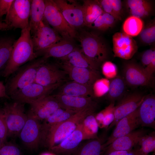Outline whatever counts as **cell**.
I'll return each instance as SVG.
<instances>
[{"label": "cell", "instance_id": "13", "mask_svg": "<svg viewBox=\"0 0 155 155\" xmlns=\"http://www.w3.org/2000/svg\"><path fill=\"white\" fill-rule=\"evenodd\" d=\"M113 43L114 56L126 60L131 58L138 49L135 41L124 32L115 33L113 36Z\"/></svg>", "mask_w": 155, "mask_h": 155}, {"label": "cell", "instance_id": "51", "mask_svg": "<svg viewBox=\"0 0 155 155\" xmlns=\"http://www.w3.org/2000/svg\"><path fill=\"white\" fill-rule=\"evenodd\" d=\"M130 151H114L107 154H104V155H130Z\"/></svg>", "mask_w": 155, "mask_h": 155}, {"label": "cell", "instance_id": "19", "mask_svg": "<svg viewBox=\"0 0 155 155\" xmlns=\"http://www.w3.org/2000/svg\"><path fill=\"white\" fill-rule=\"evenodd\" d=\"M123 73L126 84L131 86L147 85L152 80L144 67L133 62L126 63L125 64Z\"/></svg>", "mask_w": 155, "mask_h": 155}, {"label": "cell", "instance_id": "43", "mask_svg": "<svg viewBox=\"0 0 155 155\" xmlns=\"http://www.w3.org/2000/svg\"><path fill=\"white\" fill-rule=\"evenodd\" d=\"M98 1L104 12L112 15L116 20H120L114 12L110 0H100Z\"/></svg>", "mask_w": 155, "mask_h": 155}, {"label": "cell", "instance_id": "7", "mask_svg": "<svg viewBox=\"0 0 155 155\" xmlns=\"http://www.w3.org/2000/svg\"><path fill=\"white\" fill-rule=\"evenodd\" d=\"M64 82L48 86L34 82L17 91L10 98L14 101L30 104L50 95L54 90L61 86Z\"/></svg>", "mask_w": 155, "mask_h": 155}, {"label": "cell", "instance_id": "2", "mask_svg": "<svg viewBox=\"0 0 155 155\" xmlns=\"http://www.w3.org/2000/svg\"><path fill=\"white\" fill-rule=\"evenodd\" d=\"M96 108L80 111L67 120L54 125L49 130L42 140L49 149L57 145L71 134L87 115L94 113Z\"/></svg>", "mask_w": 155, "mask_h": 155}, {"label": "cell", "instance_id": "1", "mask_svg": "<svg viewBox=\"0 0 155 155\" xmlns=\"http://www.w3.org/2000/svg\"><path fill=\"white\" fill-rule=\"evenodd\" d=\"M37 55L34 50L29 26L21 30L20 36L15 41L2 76L5 77L10 76L25 63L35 59Z\"/></svg>", "mask_w": 155, "mask_h": 155}, {"label": "cell", "instance_id": "34", "mask_svg": "<svg viewBox=\"0 0 155 155\" xmlns=\"http://www.w3.org/2000/svg\"><path fill=\"white\" fill-rule=\"evenodd\" d=\"M138 143L141 146L139 151L144 155H148L155 150V133L153 131L146 134L140 139Z\"/></svg>", "mask_w": 155, "mask_h": 155}, {"label": "cell", "instance_id": "16", "mask_svg": "<svg viewBox=\"0 0 155 155\" xmlns=\"http://www.w3.org/2000/svg\"><path fill=\"white\" fill-rule=\"evenodd\" d=\"M81 122L71 134L50 150L59 155H73L82 141L85 140Z\"/></svg>", "mask_w": 155, "mask_h": 155}, {"label": "cell", "instance_id": "29", "mask_svg": "<svg viewBox=\"0 0 155 155\" xmlns=\"http://www.w3.org/2000/svg\"><path fill=\"white\" fill-rule=\"evenodd\" d=\"M105 137L89 140L80 145L73 155H101L104 151Z\"/></svg>", "mask_w": 155, "mask_h": 155}, {"label": "cell", "instance_id": "30", "mask_svg": "<svg viewBox=\"0 0 155 155\" xmlns=\"http://www.w3.org/2000/svg\"><path fill=\"white\" fill-rule=\"evenodd\" d=\"M110 81L107 92L108 99L112 102L120 99L125 91L126 83L122 77L117 76Z\"/></svg>", "mask_w": 155, "mask_h": 155}, {"label": "cell", "instance_id": "5", "mask_svg": "<svg viewBox=\"0 0 155 155\" xmlns=\"http://www.w3.org/2000/svg\"><path fill=\"white\" fill-rule=\"evenodd\" d=\"M44 20L63 39L70 41L77 38L75 29L65 20L53 0H44Z\"/></svg>", "mask_w": 155, "mask_h": 155}, {"label": "cell", "instance_id": "8", "mask_svg": "<svg viewBox=\"0 0 155 155\" xmlns=\"http://www.w3.org/2000/svg\"><path fill=\"white\" fill-rule=\"evenodd\" d=\"M31 2L30 0H13L5 20V22L11 29L22 30L29 26Z\"/></svg>", "mask_w": 155, "mask_h": 155}, {"label": "cell", "instance_id": "17", "mask_svg": "<svg viewBox=\"0 0 155 155\" xmlns=\"http://www.w3.org/2000/svg\"><path fill=\"white\" fill-rule=\"evenodd\" d=\"M60 65L73 81L79 83L93 86L94 82L100 78L98 70L74 67L64 62H62Z\"/></svg>", "mask_w": 155, "mask_h": 155}, {"label": "cell", "instance_id": "25", "mask_svg": "<svg viewBox=\"0 0 155 155\" xmlns=\"http://www.w3.org/2000/svg\"><path fill=\"white\" fill-rule=\"evenodd\" d=\"M75 47L71 41L62 38L61 40L40 53L43 54V57L46 60L50 57L59 59L64 57L71 52Z\"/></svg>", "mask_w": 155, "mask_h": 155}, {"label": "cell", "instance_id": "42", "mask_svg": "<svg viewBox=\"0 0 155 155\" xmlns=\"http://www.w3.org/2000/svg\"><path fill=\"white\" fill-rule=\"evenodd\" d=\"M89 27L101 31L107 30L106 22L102 13L99 16Z\"/></svg>", "mask_w": 155, "mask_h": 155}, {"label": "cell", "instance_id": "54", "mask_svg": "<svg viewBox=\"0 0 155 155\" xmlns=\"http://www.w3.org/2000/svg\"><path fill=\"white\" fill-rule=\"evenodd\" d=\"M40 155H54L53 154L49 153H44Z\"/></svg>", "mask_w": 155, "mask_h": 155}, {"label": "cell", "instance_id": "52", "mask_svg": "<svg viewBox=\"0 0 155 155\" xmlns=\"http://www.w3.org/2000/svg\"><path fill=\"white\" fill-rule=\"evenodd\" d=\"M10 27L5 22L0 21V30L4 31H7L11 29Z\"/></svg>", "mask_w": 155, "mask_h": 155}, {"label": "cell", "instance_id": "36", "mask_svg": "<svg viewBox=\"0 0 155 155\" xmlns=\"http://www.w3.org/2000/svg\"><path fill=\"white\" fill-rule=\"evenodd\" d=\"M110 81L107 79H101L97 80L92 86V89L94 96L99 97L107 93Z\"/></svg>", "mask_w": 155, "mask_h": 155}, {"label": "cell", "instance_id": "9", "mask_svg": "<svg viewBox=\"0 0 155 155\" xmlns=\"http://www.w3.org/2000/svg\"><path fill=\"white\" fill-rule=\"evenodd\" d=\"M31 37L34 51L37 55L63 38L44 20Z\"/></svg>", "mask_w": 155, "mask_h": 155}, {"label": "cell", "instance_id": "37", "mask_svg": "<svg viewBox=\"0 0 155 155\" xmlns=\"http://www.w3.org/2000/svg\"><path fill=\"white\" fill-rule=\"evenodd\" d=\"M151 2L148 0L146 4L135 9L130 10L131 16L140 18L146 17L150 15L152 9Z\"/></svg>", "mask_w": 155, "mask_h": 155}, {"label": "cell", "instance_id": "12", "mask_svg": "<svg viewBox=\"0 0 155 155\" xmlns=\"http://www.w3.org/2000/svg\"><path fill=\"white\" fill-rule=\"evenodd\" d=\"M67 22L75 29L84 26L82 6L73 1L54 0Z\"/></svg>", "mask_w": 155, "mask_h": 155}, {"label": "cell", "instance_id": "40", "mask_svg": "<svg viewBox=\"0 0 155 155\" xmlns=\"http://www.w3.org/2000/svg\"><path fill=\"white\" fill-rule=\"evenodd\" d=\"M20 150L17 146L5 143L0 148V155H21Z\"/></svg>", "mask_w": 155, "mask_h": 155}, {"label": "cell", "instance_id": "20", "mask_svg": "<svg viewBox=\"0 0 155 155\" xmlns=\"http://www.w3.org/2000/svg\"><path fill=\"white\" fill-rule=\"evenodd\" d=\"M146 133V130L141 129L133 131L126 135L117 138L105 148L104 151L105 152L104 154L116 151H130Z\"/></svg>", "mask_w": 155, "mask_h": 155}, {"label": "cell", "instance_id": "33", "mask_svg": "<svg viewBox=\"0 0 155 155\" xmlns=\"http://www.w3.org/2000/svg\"><path fill=\"white\" fill-rule=\"evenodd\" d=\"M15 41L11 38L0 39V71L5 68L8 61Z\"/></svg>", "mask_w": 155, "mask_h": 155}, {"label": "cell", "instance_id": "48", "mask_svg": "<svg viewBox=\"0 0 155 155\" xmlns=\"http://www.w3.org/2000/svg\"><path fill=\"white\" fill-rule=\"evenodd\" d=\"M145 71L149 77L152 79L153 74L155 71V58L145 68H144Z\"/></svg>", "mask_w": 155, "mask_h": 155}, {"label": "cell", "instance_id": "45", "mask_svg": "<svg viewBox=\"0 0 155 155\" xmlns=\"http://www.w3.org/2000/svg\"><path fill=\"white\" fill-rule=\"evenodd\" d=\"M13 0H0V21L4 15H6Z\"/></svg>", "mask_w": 155, "mask_h": 155}, {"label": "cell", "instance_id": "15", "mask_svg": "<svg viewBox=\"0 0 155 155\" xmlns=\"http://www.w3.org/2000/svg\"><path fill=\"white\" fill-rule=\"evenodd\" d=\"M28 114L40 121L44 120L62 107L53 95H49L30 104Z\"/></svg>", "mask_w": 155, "mask_h": 155}, {"label": "cell", "instance_id": "18", "mask_svg": "<svg viewBox=\"0 0 155 155\" xmlns=\"http://www.w3.org/2000/svg\"><path fill=\"white\" fill-rule=\"evenodd\" d=\"M139 125L138 108L117 123L113 132L104 144V148L115 139L130 133Z\"/></svg>", "mask_w": 155, "mask_h": 155}, {"label": "cell", "instance_id": "24", "mask_svg": "<svg viewBox=\"0 0 155 155\" xmlns=\"http://www.w3.org/2000/svg\"><path fill=\"white\" fill-rule=\"evenodd\" d=\"M60 86L59 94L85 97L92 98L94 96L92 86L82 84L73 81Z\"/></svg>", "mask_w": 155, "mask_h": 155}, {"label": "cell", "instance_id": "47", "mask_svg": "<svg viewBox=\"0 0 155 155\" xmlns=\"http://www.w3.org/2000/svg\"><path fill=\"white\" fill-rule=\"evenodd\" d=\"M148 0H128L126 1L127 7L129 10L137 9L146 4Z\"/></svg>", "mask_w": 155, "mask_h": 155}, {"label": "cell", "instance_id": "32", "mask_svg": "<svg viewBox=\"0 0 155 155\" xmlns=\"http://www.w3.org/2000/svg\"><path fill=\"white\" fill-rule=\"evenodd\" d=\"M143 26V22L141 19L131 16L124 21L123 29L124 32L132 37L140 34Z\"/></svg>", "mask_w": 155, "mask_h": 155}, {"label": "cell", "instance_id": "11", "mask_svg": "<svg viewBox=\"0 0 155 155\" xmlns=\"http://www.w3.org/2000/svg\"><path fill=\"white\" fill-rule=\"evenodd\" d=\"M19 135L23 144L31 150L37 149L41 143V124L39 121L29 115Z\"/></svg>", "mask_w": 155, "mask_h": 155}, {"label": "cell", "instance_id": "22", "mask_svg": "<svg viewBox=\"0 0 155 155\" xmlns=\"http://www.w3.org/2000/svg\"><path fill=\"white\" fill-rule=\"evenodd\" d=\"M140 125L155 128V98L151 95L145 97L138 108Z\"/></svg>", "mask_w": 155, "mask_h": 155}, {"label": "cell", "instance_id": "39", "mask_svg": "<svg viewBox=\"0 0 155 155\" xmlns=\"http://www.w3.org/2000/svg\"><path fill=\"white\" fill-rule=\"evenodd\" d=\"M102 71L107 79H112L117 76V67L110 61H106L104 62L102 66Z\"/></svg>", "mask_w": 155, "mask_h": 155}, {"label": "cell", "instance_id": "55", "mask_svg": "<svg viewBox=\"0 0 155 155\" xmlns=\"http://www.w3.org/2000/svg\"><path fill=\"white\" fill-rule=\"evenodd\" d=\"M2 145H3V144L2 143L1 139L0 138V148H1V147L2 146Z\"/></svg>", "mask_w": 155, "mask_h": 155}, {"label": "cell", "instance_id": "3", "mask_svg": "<svg viewBox=\"0 0 155 155\" xmlns=\"http://www.w3.org/2000/svg\"><path fill=\"white\" fill-rule=\"evenodd\" d=\"M46 60L43 57L34 59L22 66L13 73L5 86L7 95L10 97L17 91L34 82L39 67Z\"/></svg>", "mask_w": 155, "mask_h": 155}, {"label": "cell", "instance_id": "49", "mask_svg": "<svg viewBox=\"0 0 155 155\" xmlns=\"http://www.w3.org/2000/svg\"><path fill=\"white\" fill-rule=\"evenodd\" d=\"M102 14L105 20L107 29L111 27L114 24L116 20L112 15L104 12Z\"/></svg>", "mask_w": 155, "mask_h": 155}, {"label": "cell", "instance_id": "4", "mask_svg": "<svg viewBox=\"0 0 155 155\" xmlns=\"http://www.w3.org/2000/svg\"><path fill=\"white\" fill-rule=\"evenodd\" d=\"M81 50L87 57L99 64L106 61L108 51L102 38L97 34L88 31H82L78 34Z\"/></svg>", "mask_w": 155, "mask_h": 155}, {"label": "cell", "instance_id": "6", "mask_svg": "<svg viewBox=\"0 0 155 155\" xmlns=\"http://www.w3.org/2000/svg\"><path fill=\"white\" fill-rule=\"evenodd\" d=\"M24 104L6 102L2 108L8 130V137L19 135L27 119Z\"/></svg>", "mask_w": 155, "mask_h": 155}, {"label": "cell", "instance_id": "27", "mask_svg": "<svg viewBox=\"0 0 155 155\" xmlns=\"http://www.w3.org/2000/svg\"><path fill=\"white\" fill-rule=\"evenodd\" d=\"M45 8L44 0H31L29 21L31 34L36 31L40 23L44 20Z\"/></svg>", "mask_w": 155, "mask_h": 155}, {"label": "cell", "instance_id": "26", "mask_svg": "<svg viewBox=\"0 0 155 155\" xmlns=\"http://www.w3.org/2000/svg\"><path fill=\"white\" fill-rule=\"evenodd\" d=\"M77 112L65 109L62 107L58 109L48 118L43 120V123L41 124V140L51 127L67 120Z\"/></svg>", "mask_w": 155, "mask_h": 155}, {"label": "cell", "instance_id": "53", "mask_svg": "<svg viewBox=\"0 0 155 155\" xmlns=\"http://www.w3.org/2000/svg\"><path fill=\"white\" fill-rule=\"evenodd\" d=\"M133 155H144L139 150V149L135 152Z\"/></svg>", "mask_w": 155, "mask_h": 155}, {"label": "cell", "instance_id": "31", "mask_svg": "<svg viewBox=\"0 0 155 155\" xmlns=\"http://www.w3.org/2000/svg\"><path fill=\"white\" fill-rule=\"evenodd\" d=\"M81 124L85 140L98 138L99 127L94 113L86 116L82 121Z\"/></svg>", "mask_w": 155, "mask_h": 155}, {"label": "cell", "instance_id": "10", "mask_svg": "<svg viewBox=\"0 0 155 155\" xmlns=\"http://www.w3.org/2000/svg\"><path fill=\"white\" fill-rule=\"evenodd\" d=\"M145 97V96L142 93L135 92L122 98L115 107L114 119L107 129L115 125L121 119L137 109Z\"/></svg>", "mask_w": 155, "mask_h": 155}, {"label": "cell", "instance_id": "50", "mask_svg": "<svg viewBox=\"0 0 155 155\" xmlns=\"http://www.w3.org/2000/svg\"><path fill=\"white\" fill-rule=\"evenodd\" d=\"M0 98H10L7 94L5 86L1 81H0Z\"/></svg>", "mask_w": 155, "mask_h": 155}, {"label": "cell", "instance_id": "44", "mask_svg": "<svg viewBox=\"0 0 155 155\" xmlns=\"http://www.w3.org/2000/svg\"><path fill=\"white\" fill-rule=\"evenodd\" d=\"M155 58V50L150 49L146 51L143 54L141 57V62L144 66H147Z\"/></svg>", "mask_w": 155, "mask_h": 155}, {"label": "cell", "instance_id": "35", "mask_svg": "<svg viewBox=\"0 0 155 155\" xmlns=\"http://www.w3.org/2000/svg\"><path fill=\"white\" fill-rule=\"evenodd\" d=\"M140 38L144 43L151 44L155 41V24L153 20L147 25L140 34Z\"/></svg>", "mask_w": 155, "mask_h": 155}, {"label": "cell", "instance_id": "38", "mask_svg": "<svg viewBox=\"0 0 155 155\" xmlns=\"http://www.w3.org/2000/svg\"><path fill=\"white\" fill-rule=\"evenodd\" d=\"M114 102H111L105 109L103 110L104 117L103 120L101 128L107 129L113 121L114 118Z\"/></svg>", "mask_w": 155, "mask_h": 155}, {"label": "cell", "instance_id": "23", "mask_svg": "<svg viewBox=\"0 0 155 155\" xmlns=\"http://www.w3.org/2000/svg\"><path fill=\"white\" fill-rule=\"evenodd\" d=\"M62 62L76 67L98 70L99 64L86 56L81 50L75 47L67 56L60 58Z\"/></svg>", "mask_w": 155, "mask_h": 155}, {"label": "cell", "instance_id": "21", "mask_svg": "<svg viewBox=\"0 0 155 155\" xmlns=\"http://www.w3.org/2000/svg\"><path fill=\"white\" fill-rule=\"evenodd\" d=\"M61 106L67 109L78 112L89 108H96L97 103L90 97L73 96L58 94L53 95Z\"/></svg>", "mask_w": 155, "mask_h": 155}, {"label": "cell", "instance_id": "46", "mask_svg": "<svg viewBox=\"0 0 155 155\" xmlns=\"http://www.w3.org/2000/svg\"><path fill=\"white\" fill-rule=\"evenodd\" d=\"M110 1L114 12L121 20L123 13L121 1L120 0Z\"/></svg>", "mask_w": 155, "mask_h": 155}, {"label": "cell", "instance_id": "41", "mask_svg": "<svg viewBox=\"0 0 155 155\" xmlns=\"http://www.w3.org/2000/svg\"><path fill=\"white\" fill-rule=\"evenodd\" d=\"M8 137V130L2 108L0 107V138L2 143L6 142Z\"/></svg>", "mask_w": 155, "mask_h": 155}, {"label": "cell", "instance_id": "28", "mask_svg": "<svg viewBox=\"0 0 155 155\" xmlns=\"http://www.w3.org/2000/svg\"><path fill=\"white\" fill-rule=\"evenodd\" d=\"M82 8L84 25L88 27L104 12L98 0H84Z\"/></svg>", "mask_w": 155, "mask_h": 155}, {"label": "cell", "instance_id": "14", "mask_svg": "<svg viewBox=\"0 0 155 155\" xmlns=\"http://www.w3.org/2000/svg\"><path fill=\"white\" fill-rule=\"evenodd\" d=\"M66 75L57 65L45 61L39 67L34 82L43 86H49L64 82Z\"/></svg>", "mask_w": 155, "mask_h": 155}]
</instances>
